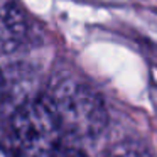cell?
I'll use <instances>...</instances> for the list:
<instances>
[{
	"mask_svg": "<svg viewBox=\"0 0 157 157\" xmlns=\"http://www.w3.org/2000/svg\"><path fill=\"white\" fill-rule=\"evenodd\" d=\"M48 98L52 103L63 133L78 139H90L101 133L106 127L108 113L105 103L90 86L64 81L56 86Z\"/></svg>",
	"mask_w": 157,
	"mask_h": 157,
	"instance_id": "2",
	"label": "cell"
},
{
	"mask_svg": "<svg viewBox=\"0 0 157 157\" xmlns=\"http://www.w3.org/2000/svg\"><path fill=\"white\" fill-rule=\"evenodd\" d=\"M0 93H2V75H0Z\"/></svg>",
	"mask_w": 157,
	"mask_h": 157,
	"instance_id": "6",
	"label": "cell"
},
{
	"mask_svg": "<svg viewBox=\"0 0 157 157\" xmlns=\"http://www.w3.org/2000/svg\"><path fill=\"white\" fill-rule=\"evenodd\" d=\"M105 157H150V154L144 145L132 142V140H127V142H120L113 145L105 154Z\"/></svg>",
	"mask_w": 157,
	"mask_h": 157,
	"instance_id": "4",
	"label": "cell"
},
{
	"mask_svg": "<svg viewBox=\"0 0 157 157\" xmlns=\"http://www.w3.org/2000/svg\"><path fill=\"white\" fill-rule=\"evenodd\" d=\"M63 128L51 100H29L17 108L9 125L7 149L14 157H49L61 145Z\"/></svg>",
	"mask_w": 157,
	"mask_h": 157,
	"instance_id": "1",
	"label": "cell"
},
{
	"mask_svg": "<svg viewBox=\"0 0 157 157\" xmlns=\"http://www.w3.org/2000/svg\"><path fill=\"white\" fill-rule=\"evenodd\" d=\"M27 36V17L15 0H0V52L15 51Z\"/></svg>",
	"mask_w": 157,
	"mask_h": 157,
	"instance_id": "3",
	"label": "cell"
},
{
	"mask_svg": "<svg viewBox=\"0 0 157 157\" xmlns=\"http://www.w3.org/2000/svg\"><path fill=\"white\" fill-rule=\"evenodd\" d=\"M49 157H86V155L81 150L75 149V147H68V145H63L61 144Z\"/></svg>",
	"mask_w": 157,
	"mask_h": 157,
	"instance_id": "5",
	"label": "cell"
}]
</instances>
